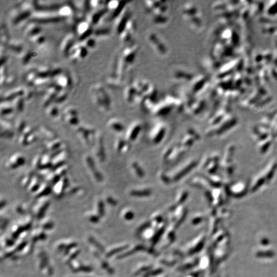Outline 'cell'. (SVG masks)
Returning <instances> with one entry per match:
<instances>
[{"label":"cell","instance_id":"db71d44e","mask_svg":"<svg viewBox=\"0 0 277 277\" xmlns=\"http://www.w3.org/2000/svg\"><path fill=\"white\" fill-rule=\"evenodd\" d=\"M96 209L98 214L99 216H103L105 212V206L103 202L102 199H98L96 202Z\"/></svg>","mask_w":277,"mask_h":277},{"label":"cell","instance_id":"836d02e7","mask_svg":"<svg viewBox=\"0 0 277 277\" xmlns=\"http://www.w3.org/2000/svg\"><path fill=\"white\" fill-rule=\"evenodd\" d=\"M32 242L38 240H43L46 238V234L42 228H36L31 232Z\"/></svg>","mask_w":277,"mask_h":277},{"label":"cell","instance_id":"7a4b0ae2","mask_svg":"<svg viewBox=\"0 0 277 277\" xmlns=\"http://www.w3.org/2000/svg\"><path fill=\"white\" fill-rule=\"evenodd\" d=\"M31 21L37 23H57L62 20V18L57 11H40L33 12L31 16Z\"/></svg>","mask_w":277,"mask_h":277},{"label":"cell","instance_id":"8fae6325","mask_svg":"<svg viewBox=\"0 0 277 277\" xmlns=\"http://www.w3.org/2000/svg\"><path fill=\"white\" fill-rule=\"evenodd\" d=\"M50 201L48 199H45V197L39 198V200L34 204L32 208V212L35 216L38 219H41L49 207Z\"/></svg>","mask_w":277,"mask_h":277},{"label":"cell","instance_id":"bcb514c9","mask_svg":"<svg viewBox=\"0 0 277 277\" xmlns=\"http://www.w3.org/2000/svg\"><path fill=\"white\" fill-rule=\"evenodd\" d=\"M83 267L84 265L80 263L79 261H76V260H73L71 262H69V267L71 269V271H74L75 273L79 271H82L83 269Z\"/></svg>","mask_w":277,"mask_h":277},{"label":"cell","instance_id":"c3c4849f","mask_svg":"<svg viewBox=\"0 0 277 277\" xmlns=\"http://www.w3.org/2000/svg\"><path fill=\"white\" fill-rule=\"evenodd\" d=\"M127 141H126L122 137L117 138L115 142V148L117 152H122L123 148L125 147Z\"/></svg>","mask_w":277,"mask_h":277},{"label":"cell","instance_id":"277c9868","mask_svg":"<svg viewBox=\"0 0 277 277\" xmlns=\"http://www.w3.org/2000/svg\"><path fill=\"white\" fill-rule=\"evenodd\" d=\"M94 31L93 25L89 21H80L76 26V32L78 39L82 42L87 38L93 36Z\"/></svg>","mask_w":277,"mask_h":277},{"label":"cell","instance_id":"11a10c76","mask_svg":"<svg viewBox=\"0 0 277 277\" xmlns=\"http://www.w3.org/2000/svg\"><path fill=\"white\" fill-rule=\"evenodd\" d=\"M86 217H87L88 220L93 223H96L99 221V216L98 214H94L93 212H87L86 214Z\"/></svg>","mask_w":277,"mask_h":277},{"label":"cell","instance_id":"52a82bcc","mask_svg":"<svg viewBox=\"0 0 277 277\" xmlns=\"http://www.w3.org/2000/svg\"><path fill=\"white\" fill-rule=\"evenodd\" d=\"M129 11V10H128ZM128 11L126 7L125 8L123 11L119 14V16L116 18L115 28L116 32L119 35L124 31L127 25L128 21L130 20V13Z\"/></svg>","mask_w":277,"mask_h":277},{"label":"cell","instance_id":"74e56055","mask_svg":"<svg viewBox=\"0 0 277 277\" xmlns=\"http://www.w3.org/2000/svg\"><path fill=\"white\" fill-rule=\"evenodd\" d=\"M40 132L41 134H42L45 137L48 138V139L50 140L54 139V138H56L55 133L47 126H42L40 128Z\"/></svg>","mask_w":277,"mask_h":277},{"label":"cell","instance_id":"60d3db41","mask_svg":"<svg viewBox=\"0 0 277 277\" xmlns=\"http://www.w3.org/2000/svg\"><path fill=\"white\" fill-rule=\"evenodd\" d=\"M150 194V190L148 189H134L130 192V194L133 196L142 197L148 196Z\"/></svg>","mask_w":277,"mask_h":277},{"label":"cell","instance_id":"ee69618b","mask_svg":"<svg viewBox=\"0 0 277 277\" xmlns=\"http://www.w3.org/2000/svg\"><path fill=\"white\" fill-rule=\"evenodd\" d=\"M18 224H20L21 227L24 229V230L26 231L31 227L32 224V219L30 217L27 216L21 219V222H20Z\"/></svg>","mask_w":277,"mask_h":277},{"label":"cell","instance_id":"680465c9","mask_svg":"<svg viewBox=\"0 0 277 277\" xmlns=\"http://www.w3.org/2000/svg\"><path fill=\"white\" fill-rule=\"evenodd\" d=\"M89 242L92 245H93L94 246L96 247L98 249V250H99L100 252H103L104 250H103V246H102V245L100 244L99 242H98L96 239H95L93 237H90L89 238Z\"/></svg>","mask_w":277,"mask_h":277},{"label":"cell","instance_id":"9a60e30c","mask_svg":"<svg viewBox=\"0 0 277 277\" xmlns=\"http://www.w3.org/2000/svg\"><path fill=\"white\" fill-rule=\"evenodd\" d=\"M141 130V124L140 122L135 121L129 127L126 132V139L128 141H133L136 139L137 135L139 134Z\"/></svg>","mask_w":277,"mask_h":277},{"label":"cell","instance_id":"f907efd6","mask_svg":"<svg viewBox=\"0 0 277 277\" xmlns=\"http://www.w3.org/2000/svg\"><path fill=\"white\" fill-rule=\"evenodd\" d=\"M33 177H34V176H33V173H32V172L28 173V174L24 176V177L23 178L22 181H21L22 185L23 186H25V187H26V186L28 187V185L30 184V183L31 182V181L32 180Z\"/></svg>","mask_w":277,"mask_h":277},{"label":"cell","instance_id":"e7e4bbea","mask_svg":"<svg viewBox=\"0 0 277 277\" xmlns=\"http://www.w3.org/2000/svg\"><path fill=\"white\" fill-rule=\"evenodd\" d=\"M16 212L19 214H25L26 212V205H24V204H20L17 205V207L16 208Z\"/></svg>","mask_w":277,"mask_h":277},{"label":"cell","instance_id":"ba28073f","mask_svg":"<svg viewBox=\"0 0 277 277\" xmlns=\"http://www.w3.org/2000/svg\"><path fill=\"white\" fill-rule=\"evenodd\" d=\"M75 36L72 33L67 34L61 41L60 45V51L64 56H68L70 51L76 44Z\"/></svg>","mask_w":277,"mask_h":277},{"label":"cell","instance_id":"4dcf8cb0","mask_svg":"<svg viewBox=\"0 0 277 277\" xmlns=\"http://www.w3.org/2000/svg\"><path fill=\"white\" fill-rule=\"evenodd\" d=\"M80 250L76 246L71 248V249H70L68 251H66L64 254L65 257L64 258V260L66 263L67 262H71V261L75 260L76 257L78 256L80 254Z\"/></svg>","mask_w":277,"mask_h":277},{"label":"cell","instance_id":"d590c367","mask_svg":"<svg viewBox=\"0 0 277 277\" xmlns=\"http://www.w3.org/2000/svg\"><path fill=\"white\" fill-rule=\"evenodd\" d=\"M51 192V188L50 187V185L48 184L41 185L39 190H37V198L39 199V198L45 197L46 196L48 195Z\"/></svg>","mask_w":277,"mask_h":277},{"label":"cell","instance_id":"03108f58","mask_svg":"<svg viewBox=\"0 0 277 277\" xmlns=\"http://www.w3.org/2000/svg\"><path fill=\"white\" fill-rule=\"evenodd\" d=\"M106 199H107V203H109L110 205H112V206H115V205L117 204V202L112 197L108 196V197H107Z\"/></svg>","mask_w":277,"mask_h":277},{"label":"cell","instance_id":"f546056e","mask_svg":"<svg viewBox=\"0 0 277 277\" xmlns=\"http://www.w3.org/2000/svg\"><path fill=\"white\" fill-rule=\"evenodd\" d=\"M76 246H77V243L73 241H62L57 244V245L56 246V248L59 251H61L63 250L65 251V254L66 251H68V250L71 249V248L76 247Z\"/></svg>","mask_w":277,"mask_h":277},{"label":"cell","instance_id":"6f0895ef","mask_svg":"<svg viewBox=\"0 0 277 277\" xmlns=\"http://www.w3.org/2000/svg\"><path fill=\"white\" fill-rule=\"evenodd\" d=\"M33 94H34V93H33L31 87L25 88V94H24L23 97L25 99V102L30 101V100L32 98L33 96Z\"/></svg>","mask_w":277,"mask_h":277},{"label":"cell","instance_id":"d6986e66","mask_svg":"<svg viewBox=\"0 0 277 277\" xmlns=\"http://www.w3.org/2000/svg\"><path fill=\"white\" fill-rule=\"evenodd\" d=\"M138 91L134 85H130L126 87L124 93V97L128 103H131L137 100Z\"/></svg>","mask_w":277,"mask_h":277},{"label":"cell","instance_id":"9c48e42d","mask_svg":"<svg viewBox=\"0 0 277 277\" xmlns=\"http://www.w3.org/2000/svg\"><path fill=\"white\" fill-rule=\"evenodd\" d=\"M60 90L62 89L57 87L54 84L50 86L49 87H47V89H46L44 98L42 99L43 107L46 108L47 107L50 105L51 104L54 103L56 95L59 93Z\"/></svg>","mask_w":277,"mask_h":277},{"label":"cell","instance_id":"91938a15","mask_svg":"<svg viewBox=\"0 0 277 277\" xmlns=\"http://www.w3.org/2000/svg\"><path fill=\"white\" fill-rule=\"evenodd\" d=\"M132 168L133 169H134V171H135V173L136 174V175H137L138 176H139V177H142V176H143V171L142 170V169L140 168V166L138 165L137 163H136V162H133L132 164Z\"/></svg>","mask_w":277,"mask_h":277},{"label":"cell","instance_id":"6da1fadb","mask_svg":"<svg viewBox=\"0 0 277 277\" xmlns=\"http://www.w3.org/2000/svg\"><path fill=\"white\" fill-rule=\"evenodd\" d=\"M90 94L94 103L100 112H107L109 111L111 105V99L105 88L102 84L94 85L90 89Z\"/></svg>","mask_w":277,"mask_h":277},{"label":"cell","instance_id":"b9f144b4","mask_svg":"<svg viewBox=\"0 0 277 277\" xmlns=\"http://www.w3.org/2000/svg\"><path fill=\"white\" fill-rule=\"evenodd\" d=\"M30 40L33 43V44H34L37 46H41V45H42L45 42L46 38L44 35L41 33V34L39 35H35L34 37H32L31 39H30Z\"/></svg>","mask_w":277,"mask_h":277},{"label":"cell","instance_id":"603a6c76","mask_svg":"<svg viewBox=\"0 0 277 277\" xmlns=\"http://www.w3.org/2000/svg\"><path fill=\"white\" fill-rule=\"evenodd\" d=\"M107 126L112 131L117 133L122 132L125 128L123 123L119 119L116 117H112L109 119L107 121Z\"/></svg>","mask_w":277,"mask_h":277},{"label":"cell","instance_id":"003e7915","mask_svg":"<svg viewBox=\"0 0 277 277\" xmlns=\"http://www.w3.org/2000/svg\"><path fill=\"white\" fill-rule=\"evenodd\" d=\"M68 277H70V276H68Z\"/></svg>","mask_w":277,"mask_h":277},{"label":"cell","instance_id":"6125c7cd","mask_svg":"<svg viewBox=\"0 0 277 277\" xmlns=\"http://www.w3.org/2000/svg\"><path fill=\"white\" fill-rule=\"evenodd\" d=\"M103 3V2L101 1H90L89 2V5H90V7L92 8L93 9H99L100 8L99 7L102 6V4Z\"/></svg>","mask_w":277,"mask_h":277},{"label":"cell","instance_id":"7c38bea8","mask_svg":"<svg viewBox=\"0 0 277 277\" xmlns=\"http://www.w3.org/2000/svg\"><path fill=\"white\" fill-rule=\"evenodd\" d=\"M54 84L62 90L71 89L73 85V78L69 75L62 73L55 78Z\"/></svg>","mask_w":277,"mask_h":277},{"label":"cell","instance_id":"f1b7e54d","mask_svg":"<svg viewBox=\"0 0 277 277\" xmlns=\"http://www.w3.org/2000/svg\"><path fill=\"white\" fill-rule=\"evenodd\" d=\"M46 147L48 150L54 152L65 146L62 144V142L60 139L58 138H55L54 139L50 140L47 142L46 145Z\"/></svg>","mask_w":277,"mask_h":277},{"label":"cell","instance_id":"ffe728a7","mask_svg":"<svg viewBox=\"0 0 277 277\" xmlns=\"http://www.w3.org/2000/svg\"><path fill=\"white\" fill-rule=\"evenodd\" d=\"M108 10L107 7L100 8L91 14L89 17V23L92 25H96L102 20V18L108 12Z\"/></svg>","mask_w":277,"mask_h":277},{"label":"cell","instance_id":"83f0119b","mask_svg":"<svg viewBox=\"0 0 277 277\" xmlns=\"http://www.w3.org/2000/svg\"><path fill=\"white\" fill-rule=\"evenodd\" d=\"M121 81L117 76L111 75L108 76L105 79L106 85L112 89H119L121 87Z\"/></svg>","mask_w":277,"mask_h":277},{"label":"cell","instance_id":"cb8c5ba5","mask_svg":"<svg viewBox=\"0 0 277 277\" xmlns=\"http://www.w3.org/2000/svg\"><path fill=\"white\" fill-rule=\"evenodd\" d=\"M1 133L2 137L5 138H11L14 135L13 128L6 119H1Z\"/></svg>","mask_w":277,"mask_h":277},{"label":"cell","instance_id":"7dc6e473","mask_svg":"<svg viewBox=\"0 0 277 277\" xmlns=\"http://www.w3.org/2000/svg\"><path fill=\"white\" fill-rule=\"evenodd\" d=\"M82 44L86 47H87L88 50L89 49H93L94 47L96 46V39H95V38L93 37V36H91V37L87 38V39H85V41H84Z\"/></svg>","mask_w":277,"mask_h":277},{"label":"cell","instance_id":"4fadbf2b","mask_svg":"<svg viewBox=\"0 0 277 277\" xmlns=\"http://www.w3.org/2000/svg\"><path fill=\"white\" fill-rule=\"evenodd\" d=\"M94 150L96 157L100 161H103L105 159V151L103 146V138L101 133H96L94 138Z\"/></svg>","mask_w":277,"mask_h":277},{"label":"cell","instance_id":"94428289","mask_svg":"<svg viewBox=\"0 0 277 277\" xmlns=\"http://www.w3.org/2000/svg\"><path fill=\"white\" fill-rule=\"evenodd\" d=\"M41 159H42V156L37 155L36 156L34 159L33 160V167L35 169H40L41 167Z\"/></svg>","mask_w":277,"mask_h":277},{"label":"cell","instance_id":"f35d334b","mask_svg":"<svg viewBox=\"0 0 277 277\" xmlns=\"http://www.w3.org/2000/svg\"><path fill=\"white\" fill-rule=\"evenodd\" d=\"M68 93L66 90H60L59 93L57 94L56 96L55 99L54 103L55 104H60L64 103L65 100L68 99Z\"/></svg>","mask_w":277,"mask_h":277},{"label":"cell","instance_id":"e0dca14e","mask_svg":"<svg viewBox=\"0 0 277 277\" xmlns=\"http://www.w3.org/2000/svg\"><path fill=\"white\" fill-rule=\"evenodd\" d=\"M68 180L65 177H62L59 181L55 184L53 189V191L55 193L56 196L60 197L62 196L65 190L68 188Z\"/></svg>","mask_w":277,"mask_h":277},{"label":"cell","instance_id":"4316f807","mask_svg":"<svg viewBox=\"0 0 277 277\" xmlns=\"http://www.w3.org/2000/svg\"><path fill=\"white\" fill-rule=\"evenodd\" d=\"M85 162L86 164L88 166L89 168L90 169V171L92 172L94 175V178L96 179V181H100L102 180V176L101 173L99 172L96 170V166H95V164L92 159L91 157L90 156H87L85 157Z\"/></svg>","mask_w":277,"mask_h":277},{"label":"cell","instance_id":"1f68e13d","mask_svg":"<svg viewBox=\"0 0 277 277\" xmlns=\"http://www.w3.org/2000/svg\"><path fill=\"white\" fill-rule=\"evenodd\" d=\"M128 248L127 245L125 244H120V245H116L115 246H112L109 248V249L106 251L105 256L106 257H111L113 255H115L117 254L118 252H121L124 250Z\"/></svg>","mask_w":277,"mask_h":277},{"label":"cell","instance_id":"7bdbcfd3","mask_svg":"<svg viewBox=\"0 0 277 277\" xmlns=\"http://www.w3.org/2000/svg\"><path fill=\"white\" fill-rule=\"evenodd\" d=\"M40 227L44 230H51L53 228V223L50 219H44L41 221Z\"/></svg>","mask_w":277,"mask_h":277},{"label":"cell","instance_id":"be15d7a7","mask_svg":"<svg viewBox=\"0 0 277 277\" xmlns=\"http://www.w3.org/2000/svg\"><path fill=\"white\" fill-rule=\"evenodd\" d=\"M16 81V76L14 75H8L6 78L5 81V84L6 85H10L14 83Z\"/></svg>","mask_w":277,"mask_h":277},{"label":"cell","instance_id":"8d00e7d4","mask_svg":"<svg viewBox=\"0 0 277 277\" xmlns=\"http://www.w3.org/2000/svg\"><path fill=\"white\" fill-rule=\"evenodd\" d=\"M37 77L38 76L36 69H32L30 71H28L25 75V80L26 83L30 86H33Z\"/></svg>","mask_w":277,"mask_h":277},{"label":"cell","instance_id":"5b68a950","mask_svg":"<svg viewBox=\"0 0 277 277\" xmlns=\"http://www.w3.org/2000/svg\"><path fill=\"white\" fill-rule=\"evenodd\" d=\"M89 50L82 43V44H76L68 55V58L71 62H76L79 60L84 59L88 55Z\"/></svg>","mask_w":277,"mask_h":277},{"label":"cell","instance_id":"681fc988","mask_svg":"<svg viewBox=\"0 0 277 277\" xmlns=\"http://www.w3.org/2000/svg\"><path fill=\"white\" fill-rule=\"evenodd\" d=\"M14 244V241L12 237H8V236L2 237V245L5 247L10 248L12 247Z\"/></svg>","mask_w":277,"mask_h":277},{"label":"cell","instance_id":"ab89813d","mask_svg":"<svg viewBox=\"0 0 277 277\" xmlns=\"http://www.w3.org/2000/svg\"><path fill=\"white\" fill-rule=\"evenodd\" d=\"M41 185L40 184L39 180L34 176V177L33 178L32 180L31 181V182L30 183V184L28 185L27 187H28V190H29L30 192L35 193V192H37V190H39V189L41 187Z\"/></svg>","mask_w":277,"mask_h":277},{"label":"cell","instance_id":"d6a6232c","mask_svg":"<svg viewBox=\"0 0 277 277\" xmlns=\"http://www.w3.org/2000/svg\"><path fill=\"white\" fill-rule=\"evenodd\" d=\"M46 112L47 116L51 119H57L59 116V108L54 103L46 108Z\"/></svg>","mask_w":277,"mask_h":277},{"label":"cell","instance_id":"d4e9b609","mask_svg":"<svg viewBox=\"0 0 277 277\" xmlns=\"http://www.w3.org/2000/svg\"><path fill=\"white\" fill-rule=\"evenodd\" d=\"M59 15L63 18L64 20H65L67 18H69L72 17L74 14V9L73 6L70 5L64 4L63 5H62L58 11H57Z\"/></svg>","mask_w":277,"mask_h":277},{"label":"cell","instance_id":"8992f818","mask_svg":"<svg viewBox=\"0 0 277 277\" xmlns=\"http://www.w3.org/2000/svg\"><path fill=\"white\" fill-rule=\"evenodd\" d=\"M62 116L64 121L68 123L69 125L72 126H76L79 125L80 120L78 117V112L75 107H67L64 110Z\"/></svg>","mask_w":277,"mask_h":277},{"label":"cell","instance_id":"ac0fdd59","mask_svg":"<svg viewBox=\"0 0 277 277\" xmlns=\"http://www.w3.org/2000/svg\"><path fill=\"white\" fill-rule=\"evenodd\" d=\"M25 163V158L20 154H16L11 156L8 161L6 163V167L9 169H14L17 167L23 165Z\"/></svg>","mask_w":277,"mask_h":277},{"label":"cell","instance_id":"7402d4cb","mask_svg":"<svg viewBox=\"0 0 277 277\" xmlns=\"http://www.w3.org/2000/svg\"><path fill=\"white\" fill-rule=\"evenodd\" d=\"M7 46L12 52L18 55H20L24 51V43L22 41L10 40Z\"/></svg>","mask_w":277,"mask_h":277},{"label":"cell","instance_id":"f5cc1de1","mask_svg":"<svg viewBox=\"0 0 277 277\" xmlns=\"http://www.w3.org/2000/svg\"><path fill=\"white\" fill-rule=\"evenodd\" d=\"M121 2L118 1H111L108 2L107 5V8L108 11L114 12L119 7Z\"/></svg>","mask_w":277,"mask_h":277},{"label":"cell","instance_id":"e575fe53","mask_svg":"<svg viewBox=\"0 0 277 277\" xmlns=\"http://www.w3.org/2000/svg\"><path fill=\"white\" fill-rule=\"evenodd\" d=\"M11 102L12 103L13 106L16 111L22 112L23 111L25 102V99L23 96L17 97L16 99L12 100Z\"/></svg>","mask_w":277,"mask_h":277},{"label":"cell","instance_id":"816d5d0a","mask_svg":"<svg viewBox=\"0 0 277 277\" xmlns=\"http://www.w3.org/2000/svg\"><path fill=\"white\" fill-rule=\"evenodd\" d=\"M122 217L126 219V220H130L133 217H134V214L130 209H124L121 212Z\"/></svg>","mask_w":277,"mask_h":277},{"label":"cell","instance_id":"2e32d148","mask_svg":"<svg viewBox=\"0 0 277 277\" xmlns=\"http://www.w3.org/2000/svg\"><path fill=\"white\" fill-rule=\"evenodd\" d=\"M41 31L42 28L39 25V24L31 21V23L28 24L25 28V31H24V34L28 39H31L33 37L41 34Z\"/></svg>","mask_w":277,"mask_h":277},{"label":"cell","instance_id":"3957f363","mask_svg":"<svg viewBox=\"0 0 277 277\" xmlns=\"http://www.w3.org/2000/svg\"><path fill=\"white\" fill-rule=\"evenodd\" d=\"M76 133L85 145H89L94 143L96 131L88 126H79L76 129Z\"/></svg>","mask_w":277,"mask_h":277},{"label":"cell","instance_id":"484cf974","mask_svg":"<svg viewBox=\"0 0 277 277\" xmlns=\"http://www.w3.org/2000/svg\"><path fill=\"white\" fill-rule=\"evenodd\" d=\"M20 60L23 65H26L30 62L33 59L36 58L38 56V53L35 51L26 50L23 51L20 55Z\"/></svg>","mask_w":277,"mask_h":277},{"label":"cell","instance_id":"44dd1931","mask_svg":"<svg viewBox=\"0 0 277 277\" xmlns=\"http://www.w3.org/2000/svg\"><path fill=\"white\" fill-rule=\"evenodd\" d=\"M16 110L14 108L12 103L11 102H2L1 103V113L2 118L12 117L14 116Z\"/></svg>","mask_w":277,"mask_h":277},{"label":"cell","instance_id":"5bb4252c","mask_svg":"<svg viewBox=\"0 0 277 277\" xmlns=\"http://www.w3.org/2000/svg\"><path fill=\"white\" fill-rule=\"evenodd\" d=\"M25 94V88L18 87L8 90L2 98V102H12L17 97L23 96Z\"/></svg>","mask_w":277,"mask_h":277},{"label":"cell","instance_id":"f6af8a7d","mask_svg":"<svg viewBox=\"0 0 277 277\" xmlns=\"http://www.w3.org/2000/svg\"><path fill=\"white\" fill-rule=\"evenodd\" d=\"M110 33V29L105 27H100L94 31V35L97 37L108 36Z\"/></svg>","mask_w":277,"mask_h":277},{"label":"cell","instance_id":"30bf717a","mask_svg":"<svg viewBox=\"0 0 277 277\" xmlns=\"http://www.w3.org/2000/svg\"><path fill=\"white\" fill-rule=\"evenodd\" d=\"M138 51V46L132 45L125 47L123 50L122 53L121 59L123 61L125 67L133 63V61L135 58L136 54Z\"/></svg>","mask_w":277,"mask_h":277},{"label":"cell","instance_id":"9f6ffc18","mask_svg":"<svg viewBox=\"0 0 277 277\" xmlns=\"http://www.w3.org/2000/svg\"><path fill=\"white\" fill-rule=\"evenodd\" d=\"M25 127H26L25 122L24 121L23 119H18V120H17V121L16 123L15 128H16V130H17V132L21 133Z\"/></svg>","mask_w":277,"mask_h":277}]
</instances>
